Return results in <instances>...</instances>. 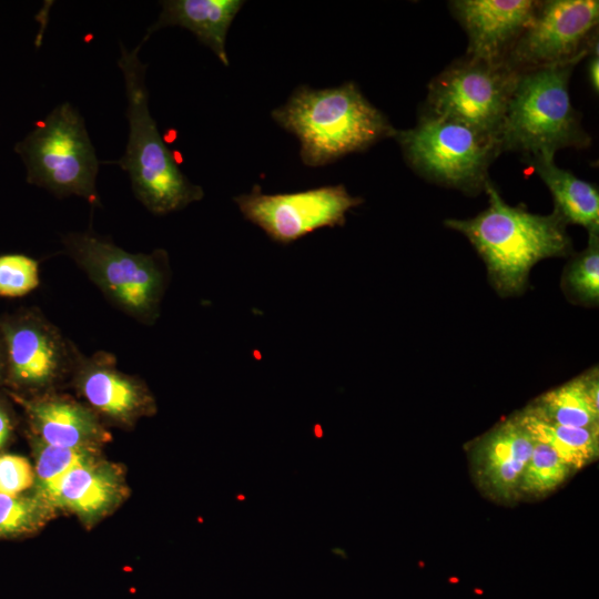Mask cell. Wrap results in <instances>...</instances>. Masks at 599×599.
I'll return each mask as SVG.
<instances>
[{
	"label": "cell",
	"instance_id": "obj_24",
	"mask_svg": "<svg viewBox=\"0 0 599 599\" xmlns=\"http://www.w3.org/2000/svg\"><path fill=\"white\" fill-rule=\"evenodd\" d=\"M48 507L33 497L0 494V538L34 530Z\"/></svg>",
	"mask_w": 599,
	"mask_h": 599
},
{
	"label": "cell",
	"instance_id": "obj_6",
	"mask_svg": "<svg viewBox=\"0 0 599 599\" xmlns=\"http://www.w3.org/2000/svg\"><path fill=\"white\" fill-rule=\"evenodd\" d=\"M27 180L58 197L75 195L101 205L97 191L99 160L84 119L69 102L55 106L16 146Z\"/></svg>",
	"mask_w": 599,
	"mask_h": 599
},
{
	"label": "cell",
	"instance_id": "obj_26",
	"mask_svg": "<svg viewBox=\"0 0 599 599\" xmlns=\"http://www.w3.org/2000/svg\"><path fill=\"white\" fill-rule=\"evenodd\" d=\"M34 468L20 455H0V494L20 496L34 486Z\"/></svg>",
	"mask_w": 599,
	"mask_h": 599
},
{
	"label": "cell",
	"instance_id": "obj_3",
	"mask_svg": "<svg viewBox=\"0 0 599 599\" xmlns=\"http://www.w3.org/2000/svg\"><path fill=\"white\" fill-rule=\"evenodd\" d=\"M140 47L121 44L118 60L126 95L129 139L118 161L130 177L135 197L153 214L164 215L185 209L204 196L203 189L180 170L163 141L149 108L146 65L139 58Z\"/></svg>",
	"mask_w": 599,
	"mask_h": 599
},
{
	"label": "cell",
	"instance_id": "obj_17",
	"mask_svg": "<svg viewBox=\"0 0 599 599\" xmlns=\"http://www.w3.org/2000/svg\"><path fill=\"white\" fill-rule=\"evenodd\" d=\"M122 489L119 473L92 459L64 476L50 500V507L65 508L83 517H95L119 501Z\"/></svg>",
	"mask_w": 599,
	"mask_h": 599
},
{
	"label": "cell",
	"instance_id": "obj_20",
	"mask_svg": "<svg viewBox=\"0 0 599 599\" xmlns=\"http://www.w3.org/2000/svg\"><path fill=\"white\" fill-rule=\"evenodd\" d=\"M516 417L535 440L549 445L571 469L585 467L598 455V427L564 426L545 420L526 409L516 414Z\"/></svg>",
	"mask_w": 599,
	"mask_h": 599
},
{
	"label": "cell",
	"instance_id": "obj_4",
	"mask_svg": "<svg viewBox=\"0 0 599 599\" xmlns=\"http://www.w3.org/2000/svg\"><path fill=\"white\" fill-rule=\"evenodd\" d=\"M581 60L518 73L498 136L501 152L530 158L590 144L569 95L570 75Z\"/></svg>",
	"mask_w": 599,
	"mask_h": 599
},
{
	"label": "cell",
	"instance_id": "obj_25",
	"mask_svg": "<svg viewBox=\"0 0 599 599\" xmlns=\"http://www.w3.org/2000/svg\"><path fill=\"white\" fill-rule=\"evenodd\" d=\"M39 284L38 261L23 254L0 255V296L20 297Z\"/></svg>",
	"mask_w": 599,
	"mask_h": 599
},
{
	"label": "cell",
	"instance_id": "obj_15",
	"mask_svg": "<svg viewBox=\"0 0 599 599\" xmlns=\"http://www.w3.org/2000/svg\"><path fill=\"white\" fill-rule=\"evenodd\" d=\"M23 407L33 436L41 441L61 447L97 450L110 439L92 409L58 395L27 398L11 393Z\"/></svg>",
	"mask_w": 599,
	"mask_h": 599
},
{
	"label": "cell",
	"instance_id": "obj_11",
	"mask_svg": "<svg viewBox=\"0 0 599 599\" xmlns=\"http://www.w3.org/2000/svg\"><path fill=\"white\" fill-rule=\"evenodd\" d=\"M6 380L19 389L41 390L72 374L80 352L39 311L0 319Z\"/></svg>",
	"mask_w": 599,
	"mask_h": 599
},
{
	"label": "cell",
	"instance_id": "obj_10",
	"mask_svg": "<svg viewBox=\"0 0 599 599\" xmlns=\"http://www.w3.org/2000/svg\"><path fill=\"white\" fill-rule=\"evenodd\" d=\"M245 220L281 244L322 229L343 226L346 213L363 203L342 184L296 193L265 194L258 185L234 199Z\"/></svg>",
	"mask_w": 599,
	"mask_h": 599
},
{
	"label": "cell",
	"instance_id": "obj_21",
	"mask_svg": "<svg viewBox=\"0 0 599 599\" xmlns=\"http://www.w3.org/2000/svg\"><path fill=\"white\" fill-rule=\"evenodd\" d=\"M35 450L34 497L50 507V500L64 476L95 458L97 450L48 445L32 436Z\"/></svg>",
	"mask_w": 599,
	"mask_h": 599
},
{
	"label": "cell",
	"instance_id": "obj_29",
	"mask_svg": "<svg viewBox=\"0 0 599 599\" xmlns=\"http://www.w3.org/2000/svg\"><path fill=\"white\" fill-rule=\"evenodd\" d=\"M6 380V349L0 335V383Z\"/></svg>",
	"mask_w": 599,
	"mask_h": 599
},
{
	"label": "cell",
	"instance_id": "obj_16",
	"mask_svg": "<svg viewBox=\"0 0 599 599\" xmlns=\"http://www.w3.org/2000/svg\"><path fill=\"white\" fill-rule=\"evenodd\" d=\"M158 20L148 29L143 42L155 31L180 26L193 32L220 61L229 67L225 42L229 29L245 3L242 0H167L162 1Z\"/></svg>",
	"mask_w": 599,
	"mask_h": 599
},
{
	"label": "cell",
	"instance_id": "obj_2",
	"mask_svg": "<svg viewBox=\"0 0 599 599\" xmlns=\"http://www.w3.org/2000/svg\"><path fill=\"white\" fill-rule=\"evenodd\" d=\"M272 118L298 139L301 160L308 166L364 151L396 133L354 82L321 90L301 85L284 105L272 111Z\"/></svg>",
	"mask_w": 599,
	"mask_h": 599
},
{
	"label": "cell",
	"instance_id": "obj_5",
	"mask_svg": "<svg viewBox=\"0 0 599 599\" xmlns=\"http://www.w3.org/2000/svg\"><path fill=\"white\" fill-rule=\"evenodd\" d=\"M65 253L116 308L152 325L170 280L165 251L131 253L93 232L62 237Z\"/></svg>",
	"mask_w": 599,
	"mask_h": 599
},
{
	"label": "cell",
	"instance_id": "obj_18",
	"mask_svg": "<svg viewBox=\"0 0 599 599\" xmlns=\"http://www.w3.org/2000/svg\"><path fill=\"white\" fill-rule=\"evenodd\" d=\"M529 163L548 186L555 212L566 224H578L588 233L599 232V192L596 185L558 167L554 155L530 156Z\"/></svg>",
	"mask_w": 599,
	"mask_h": 599
},
{
	"label": "cell",
	"instance_id": "obj_12",
	"mask_svg": "<svg viewBox=\"0 0 599 599\" xmlns=\"http://www.w3.org/2000/svg\"><path fill=\"white\" fill-rule=\"evenodd\" d=\"M539 3L535 0H456L449 6L468 35L466 55L498 63L505 62Z\"/></svg>",
	"mask_w": 599,
	"mask_h": 599
},
{
	"label": "cell",
	"instance_id": "obj_1",
	"mask_svg": "<svg viewBox=\"0 0 599 599\" xmlns=\"http://www.w3.org/2000/svg\"><path fill=\"white\" fill-rule=\"evenodd\" d=\"M485 191L489 199L486 210L467 220H445L444 224L464 234L473 244L498 294H521L531 268L539 261L571 253L567 224L555 211L540 215L508 205L490 182Z\"/></svg>",
	"mask_w": 599,
	"mask_h": 599
},
{
	"label": "cell",
	"instance_id": "obj_27",
	"mask_svg": "<svg viewBox=\"0 0 599 599\" xmlns=\"http://www.w3.org/2000/svg\"><path fill=\"white\" fill-rule=\"evenodd\" d=\"M13 424L7 406L0 400V450L9 441Z\"/></svg>",
	"mask_w": 599,
	"mask_h": 599
},
{
	"label": "cell",
	"instance_id": "obj_8",
	"mask_svg": "<svg viewBox=\"0 0 599 599\" xmlns=\"http://www.w3.org/2000/svg\"><path fill=\"white\" fill-rule=\"evenodd\" d=\"M518 73L506 62L466 55L430 81L426 113L457 120L498 140Z\"/></svg>",
	"mask_w": 599,
	"mask_h": 599
},
{
	"label": "cell",
	"instance_id": "obj_7",
	"mask_svg": "<svg viewBox=\"0 0 599 599\" xmlns=\"http://www.w3.org/2000/svg\"><path fill=\"white\" fill-rule=\"evenodd\" d=\"M407 163L422 176L468 194L485 191L490 163L501 153L496 138L457 120L424 113L394 135Z\"/></svg>",
	"mask_w": 599,
	"mask_h": 599
},
{
	"label": "cell",
	"instance_id": "obj_19",
	"mask_svg": "<svg viewBox=\"0 0 599 599\" xmlns=\"http://www.w3.org/2000/svg\"><path fill=\"white\" fill-rule=\"evenodd\" d=\"M598 368L542 394L525 409L551 423L564 426L593 428L599 422Z\"/></svg>",
	"mask_w": 599,
	"mask_h": 599
},
{
	"label": "cell",
	"instance_id": "obj_28",
	"mask_svg": "<svg viewBox=\"0 0 599 599\" xmlns=\"http://www.w3.org/2000/svg\"><path fill=\"white\" fill-rule=\"evenodd\" d=\"M590 60L588 63L589 81L592 90L598 93L599 90V57H598V43L592 48L589 53Z\"/></svg>",
	"mask_w": 599,
	"mask_h": 599
},
{
	"label": "cell",
	"instance_id": "obj_14",
	"mask_svg": "<svg viewBox=\"0 0 599 599\" xmlns=\"http://www.w3.org/2000/svg\"><path fill=\"white\" fill-rule=\"evenodd\" d=\"M534 445L535 439L516 415L496 425L473 449L480 486L497 498L516 496Z\"/></svg>",
	"mask_w": 599,
	"mask_h": 599
},
{
	"label": "cell",
	"instance_id": "obj_9",
	"mask_svg": "<svg viewBox=\"0 0 599 599\" xmlns=\"http://www.w3.org/2000/svg\"><path fill=\"white\" fill-rule=\"evenodd\" d=\"M597 0H548L539 7L505 62L515 71L583 59L598 43Z\"/></svg>",
	"mask_w": 599,
	"mask_h": 599
},
{
	"label": "cell",
	"instance_id": "obj_22",
	"mask_svg": "<svg viewBox=\"0 0 599 599\" xmlns=\"http://www.w3.org/2000/svg\"><path fill=\"white\" fill-rule=\"evenodd\" d=\"M588 234L587 247L567 264L561 286L569 300L595 305L599 300V235Z\"/></svg>",
	"mask_w": 599,
	"mask_h": 599
},
{
	"label": "cell",
	"instance_id": "obj_13",
	"mask_svg": "<svg viewBox=\"0 0 599 599\" xmlns=\"http://www.w3.org/2000/svg\"><path fill=\"white\" fill-rule=\"evenodd\" d=\"M72 376L90 406L115 423L131 424L154 410V400L146 386L118 369L111 353L102 351L91 356L80 353Z\"/></svg>",
	"mask_w": 599,
	"mask_h": 599
},
{
	"label": "cell",
	"instance_id": "obj_23",
	"mask_svg": "<svg viewBox=\"0 0 599 599\" xmlns=\"http://www.w3.org/2000/svg\"><path fill=\"white\" fill-rule=\"evenodd\" d=\"M571 470L549 445L535 440L518 493L534 496L549 493L564 483Z\"/></svg>",
	"mask_w": 599,
	"mask_h": 599
}]
</instances>
